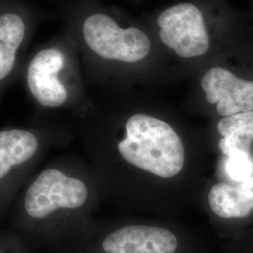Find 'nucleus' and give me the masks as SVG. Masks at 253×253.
<instances>
[{
  "label": "nucleus",
  "mask_w": 253,
  "mask_h": 253,
  "mask_svg": "<svg viewBox=\"0 0 253 253\" xmlns=\"http://www.w3.org/2000/svg\"><path fill=\"white\" fill-rule=\"evenodd\" d=\"M80 139L103 198L127 212H156L163 184L186 167L183 137L168 121L137 111L83 126Z\"/></svg>",
  "instance_id": "f257e3e1"
},
{
  "label": "nucleus",
  "mask_w": 253,
  "mask_h": 253,
  "mask_svg": "<svg viewBox=\"0 0 253 253\" xmlns=\"http://www.w3.org/2000/svg\"><path fill=\"white\" fill-rule=\"evenodd\" d=\"M101 198L88 163L57 160L27 181L13 200L9 229L33 249L57 253L90 229Z\"/></svg>",
  "instance_id": "f03ea898"
},
{
  "label": "nucleus",
  "mask_w": 253,
  "mask_h": 253,
  "mask_svg": "<svg viewBox=\"0 0 253 253\" xmlns=\"http://www.w3.org/2000/svg\"><path fill=\"white\" fill-rule=\"evenodd\" d=\"M180 241L168 227L147 217L95 221L56 253H178Z\"/></svg>",
  "instance_id": "7ed1b4c3"
},
{
  "label": "nucleus",
  "mask_w": 253,
  "mask_h": 253,
  "mask_svg": "<svg viewBox=\"0 0 253 253\" xmlns=\"http://www.w3.org/2000/svg\"><path fill=\"white\" fill-rule=\"evenodd\" d=\"M34 129L10 127L0 131L1 210L6 211L27 182V174L45 152L52 138Z\"/></svg>",
  "instance_id": "20e7f679"
},
{
  "label": "nucleus",
  "mask_w": 253,
  "mask_h": 253,
  "mask_svg": "<svg viewBox=\"0 0 253 253\" xmlns=\"http://www.w3.org/2000/svg\"><path fill=\"white\" fill-rule=\"evenodd\" d=\"M83 35L91 51L109 60L136 63L149 54L151 42L137 27L121 28L105 14H93L83 25Z\"/></svg>",
  "instance_id": "39448f33"
},
{
  "label": "nucleus",
  "mask_w": 253,
  "mask_h": 253,
  "mask_svg": "<svg viewBox=\"0 0 253 253\" xmlns=\"http://www.w3.org/2000/svg\"><path fill=\"white\" fill-rule=\"evenodd\" d=\"M163 44L182 58H195L207 54L209 37L202 11L190 3L163 10L158 17Z\"/></svg>",
  "instance_id": "423d86ee"
},
{
  "label": "nucleus",
  "mask_w": 253,
  "mask_h": 253,
  "mask_svg": "<svg viewBox=\"0 0 253 253\" xmlns=\"http://www.w3.org/2000/svg\"><path fill=\"white\" fill-rule=\"evenodd\" d=\"M200 84L207 101L216 104L222 118L253 111L252 80L242 79L225 68L214 67L205 73Z\"/></svg>",
  "instance_id": "0eeeda50"
},
{
  "label": "nucleus",
  "mask_w": 253,
  "mask_h": 253,
  "mask_svg": "<svg viewBox=\"0 0 253 253\" xmlns=\"http://www.w3.org/2000/svg\"><path fill=\"white\" fill-rule=\"evenodd\" d=\"M63 67V54L55 48L39 52L31 60L27 68V87L40 105L58 108L67 103L69 93L58 78Z\"/></svg>",
  "instance_id": "6e6552de"
},
{
  "label": "nucleus",
  "mask_w": 253,
  "mask_h": 253,
  "mask_svg": "<svg viewBox=\"0 0 253 253\" xmlns=\"http://www.w3.org/2000/svg\"><path fill=\"white\" fill-rule=\"evenodd\" d=\"M211 211L221 218H242L253 210V176L235 185L219 182L208 193Z\"/></svg>",
  "instance_id": "1a4fd4ad"
},
{
  "label": "nucleus",
  "mask_w": 253,
  "mask_h": 253,
  "mask_svg": "<svg viewBox=\"0 0 253 253\" xmlns=\"http://www.w3.org/2000/svg\"><path fill=\"white\" fill-rule=\"evenodd\" d=\"M26 33V26L17 14L6 13L0 17V79L5 80L11 73L16 51Z\"/></svg>",
  "instance_id": "9d476101"
},
{
  "label": "nucleus",
  "mask_w": 253,
  "mask_h": 253,
  "mask_svg": "<svg viewBox=\"0 0 253 253\" xmlns=\"http://www.w3.org/2000/svg\"><path fill=\"white\" fill-rule=\"evenodd\" d=\"M217 128L222 137L239 136L253 141V111L222 118L218 121Z\"/></svg>",
  "instance_id": "9b49d317"
},
{
  "label": "nucleus",
  "mask_w": 253,
  "mask_h": 253,
  "mask_svg": "<svg viewBox=\"0 0 253 253\" xmlns=\"http://www.w3.org/2000/svg\"><path fill=\"white\" fill-rule=\"evenodd\" d=\"M225 171L233 180L239 182L253 176V158L251 153H235L227 157Z\"/></svg>",
  "instance_id": "f8f14e48"
},
{
  "label": "nucleus",
  "mask_w": 253,
  "mask_h": 253,
  "mask_svg": "<svg viewBox=\"0 0 253 253\" xmlns=\"http://www.w3.org/2000/svg\"><path fill=\"white\" fill-rule=\"evenodd\" d=\"M0 253H35V252L18 234L8 229L1 234Z\"/></svg>",
  "instance_id": "ddd939ff"
},
{
  "label": "nucleus",
  "mask_w": 253,
  "mask_h": 253,
  "mask_svg": "<svg viewBox=\"0 0 253 253\" xmlns=\"http://www.w3.org/2000/svg\"><path fill=\"white\" fill-rule=\"evenodd\" d=\"M253 140L239 137V136H226L222 137L218 142L220 151L226 157L235 153H251V146Z\"/></svg>",
  "instance_id": "4468645a"
}]
</instances>
